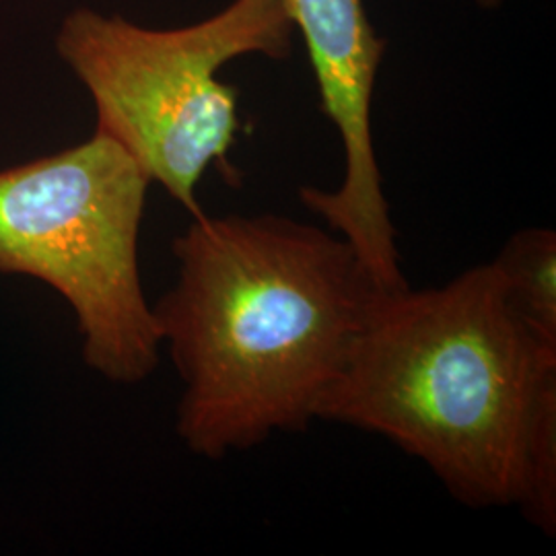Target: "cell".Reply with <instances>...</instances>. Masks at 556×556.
Returning a JSON list of instances; mask_svg holds the SVG:
<instances>
[{"label": "cell", "instance_id": "obj_1", "mask_svg": "<svg viewBox=\"0 0 556 556\" xmlns=\"http://www.w3.org/2000/svg\"><path fill=\"white\" fill-rule=\"evenodd\" d=\"M318 420L390 439L464 505L556 532V346L507 303L493 262L381 291Z\"/></svg>", "mask_w": 556, "mask_h": 556}, {"label": "cell", "instance_id": "obj_2", "mask_svg": "<svg viewBox=\"0 0 556 556\" xmlns=\"http://www.w3.org/2000/svg\"><path fill=\"white\" fill-rule=\"evenodd\" d=\"M153 307L184 392L176 431L200 457L305 431L383 291L332 229L280 215L192 217Z\"/></svg>", "mask_w": 556, "mask_h": 556}, {"label": "cell", "instance_id": "obj_3", "mask_svg": "<svg viewBox=\"0 0 556 556\" xmlns=\"http://www.w3.org/2000/svg\"><path fill=\"white\" fill-rule=\"evenodd\" d=\"M293 31L278 0H233L179 29L77 9L62 20L56 50L91 93L96 130L199 217L200 179L215 163L231 172L227 153L238 140V89L219 79L220 68L248 54L289 56Z\"/></svg>", "mask_w": 556, "mask_h": 556}, {"label": "cell", "instance_id": "obj_4", "mask_svg": "<svg viewBox=\"0 0 556 556\" xmlns=\"http://www.w3.org/2000/svg\"><path fill=\"white\" fill-rule=\"evenodd\" d=\"M151 184L98 130L77 147L0 169V275L52 287L75 312L87 367L119 386L144 381L160 365L139 266Z\"/></svg>", "mask_w": 556, "mask_h": 556}, {"label": "cell", "instance_id": "obj_5", "mask_svg": "<svg viewBox=\"0 0 556 556\" xmlns=\"http://www.w3.org/2000/svg\"><path fill=\"white\" fill-rule=\"evenodd\" d=\"M301 29L318 83L321 112L344 147V179L337 190L301 188L303 204L346 239L381 289L408 285L402 273L396 227L383 194L371 101L386 40L367 20L363 0H278Z\"/></svg>", "mask_w": 556, "mask_h": 556}, {"label": "cell", "instance_id": "obj_6", "mask_svg": "<svg viewBox=\"0 0 556 556\" xmlns=\"http://www.w3.org/2000/svg\"><path fill=\"white\" fill-rule=\"evenodd\" d=\"M493 266L517 316L556 346V231L548 227L517 231L505 241Z\"/></svg>", "mask_w": 556, "mask_h": 556}, {"label": "cell", "instance_id": "obj_7", "mask_svg": "<svg viewBox=\"0 0 556 556\" xmlns=\"http://www.w3.org/2000/svg\"><path fill=\"white\" fill-rule=\"evenodd\" d=\"M477 2L480 7H484V9H495L503 0H477Z\"/></svg>", "mask_w": 556, "mask_h": 556}]
</instances>
